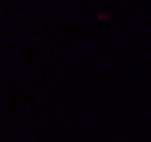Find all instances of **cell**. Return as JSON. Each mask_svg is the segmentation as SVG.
<instances>
[{
  "label": "cell",
  "instance_id": "6da1fadb",
  "mask_svg": "<svg viewBox=\"0 0 151 142\" xmlns=\"http://www.w3.org/2000/svg\"><path fill=\"white\" fill-rule=\"evenodd\" d=\"M97 18H99V20H111V16H108L106 12H99V14H97Z\"/></svg>",
  "mask_w": 151,
  "mask_h": 142
}]
</instances>
